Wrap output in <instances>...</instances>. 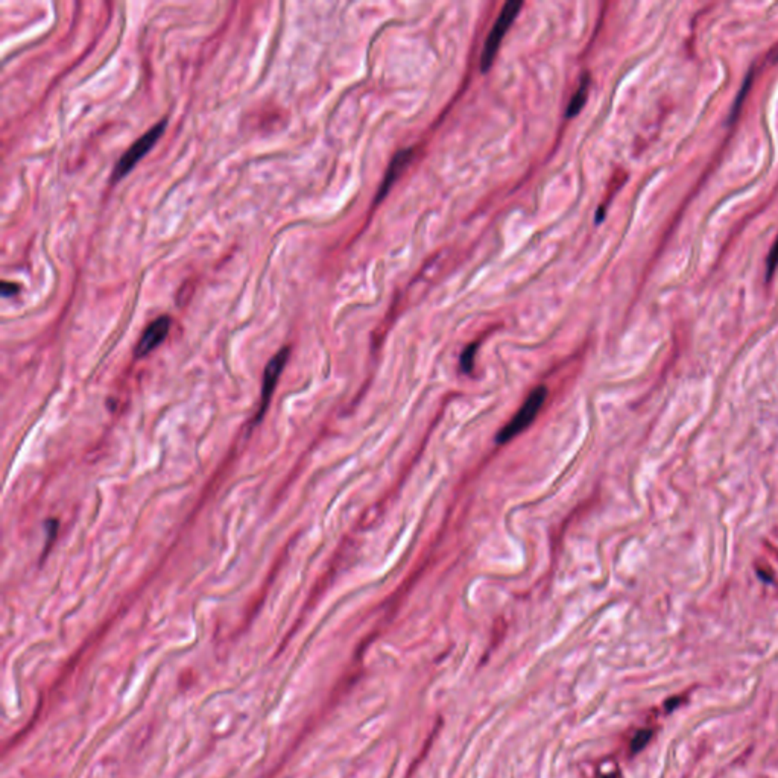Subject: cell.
Masks as SVG:
<instances>
[{
	"label": "cell",
	"instance_id": "6da1fadb",
	"mask_svg": "<svg viewBox=\"0 0 778 778\" xmlns=\"http://www.w3.org/2000/svg\"><path fill=\"white\" fill-rule=\"evenodd\" d=\"M546 398H547L546 387H538L533 389L528 396V398L524 400V403L520 406V409H518L513 418H511V421L505 427H502L497 435V443L506 444L517 435H520L526 427H529L533 420L537 418L541 407L545 406Z\"/></svg>",
	"mask_w": 778,
	"mask_h": 778
},
{
	"label": "cell",
	"instance_id": "7a4b0ae2",
	"mask_svg": "<svg viewBox=\"0 0 778 778\" xmlns=\"http://www.w3.org/2000/svg\"><path fill=\"white\" fill-rule=\"evenodd\" d=\"M522 6H523L522 2H514L513 0V2H508L504 6V10H502L499 19L496 20V23H494L491 33L488 34V38H486V43L481 57L482 72H488L490 67L493 66V61L496 58L500 43L504 40L505 34L508 33L509 26L513 25V21L517 17V14L520 11Z\"/></svg>",
	"mask_w": 778,
	"mask_h": 778
},
{
	"label": "cell",
	"instance_id": "3957f363",
	"mask_svg": "<svg viewBox=\"0 0 778 778\" xmlns=\"http://www.w3.org/2000/svg\"><path fill=\"white\" fill-rule=\"evenodd\" d=\"M164 128H166V121H161L160 123H157L154 128H151L148 132H145L143 136H141L137 141H134V143L131 145L128 151L121 157L119 163L116 164L113 182H117V179H121L127 174H130V170L141 160V157L146 155L149 151H151V148L154 146L155 141L159 140L160 136L163 134Z\"/></svg>",
	"mask_w": 778,
	"mask_h": 778
},
{
	"label": "cell",
	"instance_id": "277c9868",
	"mask_svg": "<svg viewBox=\"0 0 778 778\" xmlns=\"http://www.w3.org/2000/svg\"><path fill=\"white\" fill-rule=\"evenodd\" d=\"M170 330V318L163 315L160 318L154 319L151 324L146 327V330L143 332V335L140 336V339L137 342V347L134 355L137 359L145 357L148 355H151V353L161 345V342L166 339V336Z\"/></svg>",
	"mask_w": 778,
	"mask_h": 778
},
{
	"label": "cell",
	"instance_id": "5b68a950",
	"mask_svg": "<svg viewBox=\"0 0 778 778\" xmlns=\"http://www.w3.org/2000/svg\"><path fill=\"white\" fill-rule=\"evenodd\" d=\"M288 357H289V348L285 347L281 348L277 355H275L268 365L265 368V375H263V384H262V403H260V415L266 411V407H268L269 402H271V397H272V392L277 387V382L280 379V375L283 373V369H285V365L288 362ZM258 415V416H260Z\"/></svg>",
	"mask_w": 778,
	"mask_h": 778
},
{
	"label": "cell",
	"instance_id": "8992f818",
	"mask_svg": "<svg viewBox=\"0 0 778 778\" xmlns=\"http://www.w3.org/2000/svg\"><path fill=\"white\" fill-rule=\"evenodd\" d=\"M412 154H414L412 149H405V151H400L394 157V160H392L391 166L387 172V175H384V178H383L380 191H379V193H377V195H379V196H377V200H382V198H384V196H387V193H388L389 188L392 187V184L396 183V179L400 177V174H402L403 169L407 166V163L411 161Z\"/></svg>",
	"mask_w": 778,
	"mask_h": 778
},
{
	"label": "cell",
	"instance_id": "52a82bcc",
	"mask_svg": "<svg viewBox=\"0 0 778 778\" xmlns=\"http://www.w3.org/2000/svg\"><path fill=\"white\" fill-rule=\"evenodd\" d=\"M588 90H590V75L584 73L583 78H581V81H579L578 90H576L575 94H573V98H572L570 104L567 107V117L576 116L581 112V108L585 105Z\"/></svg>",
	"mask_w": 778,
	"mask_h": 778
},
{
	"label": "cell",
	"instance_id": "ba28073f",
	"mask_svg": "<svg viewBox=\"0 0 778 778\" xmlns=\"http://www.w3.org/2000/svg\"><path fill=\"white\" fill-rule=\"evenodd\" d=\"M654 737V728H640L637 732L634 733L631 742H630V752L633 754H639L644 746H648V743L651 742V739Z\"/></svg>",
	"mask_w": 778,
	"mask_h": 778
},
{
	"label": "cell",
	"instance_id": "9c48e42d",
	"mask_svg": "<svg viewBox=\"0 0 778 778\" xmlns=\"http://www.w3.org/2000/svg\"><path fill=\"white\" fill-rule=\"evenodd\" d=\"M593 778H620V768L615 759H605L599 761L594 769Z\"/></svg>",
	"mask_w": 778,
	"mask_h": 778
},
{
	"label": "cell",
	"instance_id": "30bf717a",
	"mask_svg": "<svg viewBox=\"0 0 778 778\" xmlns=\"http://www.w3.org/2000/svg\"><path fill=\"white\" fill-rule=\"evenodd\" d=\"M476 348L477 345L476 344H471L468 347L463 350L462 356H461V366L466 373H470L471 369H473V364H475V355H476Z\"/></svg>",
	"mask_w": 778,
	"mask_h": 778
},
{
	"label": "cell",
	"instance_id": "8fae6325",
	"mask_svg": "<svg viewBox=\"0 0 778 778\" xmlns=\"http://www.w3.org/2000/svg\"><path fill=\"white\" fill-rule=\"evenodd\" d=\"M777 266H778V238H777L774 247L771 248V253H769V257H768V263H766L768 279L772 277V274L777 269Z\"/></svg>",
	"mask_w": 778,
	"mask_h": 778
},
{
	"label": "cell",
	"instance_id": "7c38bea8",
	"mask_svg": "<svg viewBox=\"0 0 778 778\" xmlns=\"http://www.w3.org/2000/svg\"><path fill=\"white\" fill-rule=\"evenodd\" d=\"M17 289H19V288L15 286V285H12V283H8V281H3V283H2V294H3V297H11V295H14L15 292H17Z\"/></svg>",
	"mask_w": 778,
	"mask_h": 778
},
{
	"label": "cell",
	"instance_id": "4fadbf2b",
	"mask_svg": "<svg viewBox=\"0 0 778 778\" xmlns=\"http://www.w3.org/2000/svg\"><path fill=\"white\" fill-rule=\"evenodd\" d=\"M777 60H778V57H777Z\"/></svg>",
	"mask_w": 778,
	"mask_h": 778
}]
</instances>
